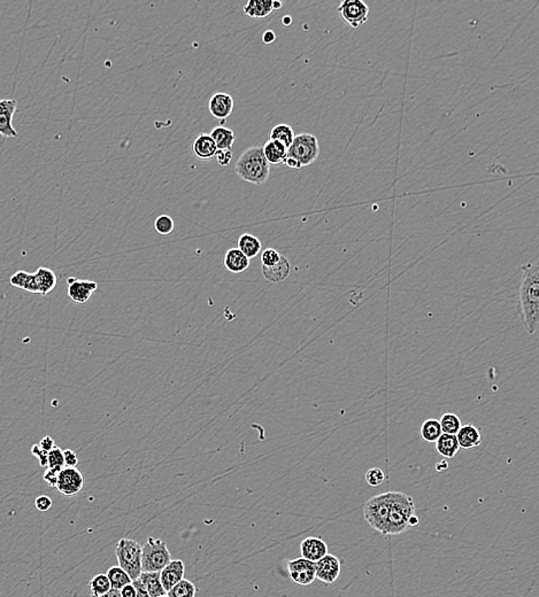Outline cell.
<instances>
[{"instance_id": "32", "label": "cell", "mask_w": 539, "mask_h": 597, "mask_svg": "<svg viewBox=\"0 0 539 597\" xmlns=\"http://www.w3.org/2000/svg\"><path fill=\"white\" fill-rule=\"evenodd\" d=\"M440 424L443 433L452 434V436H456L462 426L460 418L452 412L444 414L443 417L440 418Z\"/></svg>"}, {"instance_id": "4", "label": "cell", "mask_w": 539, "mask_h": 597, "mask_svg": "<svg viewBox=\"0 0 539 597\" xmlns=\"http://www.w3.org/2000/svg\"><path fill=\"white\" fill-rule=\"evenodd\" d=\"M319 140L310 133H301L288 149L285 166L292 169H301L313 164L319 158Z\"/></svg>"}, {"instance_id": "47", "label": "cell", "mask_w": 539, "mask_h": 597, "mask_svg": "<svg viewBox=\"0 0 539 597\" xmlns=\"http://www.w3.org/2000/svg\"><path fill=\"white\" fill-rule=\"evenodd\" d=\"M275 32L272 30L265 31L264 35H262V38H261V41H262V43L266 44V45H270V44L274 43V42H275Z\"/></svg>"}, {"instance_id": "20", "label": "cell", "mask_w": 539, "mask_h": 597, "mask_svg": "<svg viewBox=\"0 0 539 597\" xmlns=\"http://www.w3.org/2000/svg\"><path fill=\"white\" fill-rule=\"evenodd\" d=\"M34 273L35 281H36V285H37L38 294L45 297L56 288V284H58V278H56L54 271L49 269V268H45V266H40Z\"/></svg>"}, {"instance_id": "29", "label": "cell", "mask_w": 539, "mask_h": 597, "mask_svg": "<svg viewBox=\"0 0 539 597\" xmlns=\"http://www.w3.org/2000/svg\"><path fill=\"white\" fill-rule=\"evenodd\" d=\"M295 136L293 129L290 125H288V124H279V125H275L272 129V131H270V140L281 142L286 149H289L293 140H295Z\"/></svg>"}, {"instance_id": "53", "label": "cell", "mask_w": 539, "mask_h": 597, "mask_svg": "<svg viewBox=\"0 0 539 597\" xmlns=\"http://www.w3.org/2000/svg\"><path fill=\"white\" fill-rule=\"evenodd\" d=\"M91 597H95V596H92V595H91Z\"/></svg>"}, {"instance_id": "9", "label": "cell", "mask_w": 539, "mask_h": 597, "mask_svg": "<svg viewBox=\"0 0 539 597\" xmlns=\"http://www.w3.org/2000/svg\"><path fill=\"white\" fill-rule=\"evenodd\" d=\"M83 485V476L76 467H63L58 476L56 488L62 496L71 498L81 492Z\"/></svg>"}, {"instance_id": "27", "label": "cell", "mask_w": 539, "mask_h": 597, "mask_svg": "<svg viewBox=\"0 0 539 597\" xmlns=\"http://www.w3.org/2000/svg\"><path fill=\"white\" fill-rule=\"evenodd\" d=\"M138 579L149 591L150 596L159 597L167 594L162 587L160 572H142Z\"/></svg>"}, {"instance_id": "33", "label": "cell", "mask_w": 539, "mask_h": 597, "mask_svg": "<svg viewBox=\"0 0 539 597\" xmlns=\"http://www.w3.org/2000/svg\"><path fill=\"white\" fill-rule=\"evenodd\" d=\"M195 593H197V589H195V586L193 585V582L186 580V579H182L178 584L171 588V591H167V596L195 597Z\"/></svg>"}, {"instance_id": "15", "label": "cell", "mask_w": 539, "mask_h": 597, "mask_svg": "<svg viewBox=\"0 0 539 597\" xmlns=\"http://www.w3.org/2000/svg\"><path fill=\"white\" fill-rule=\"evenodd\" d=\"M184 573H186V565L183 560H171L169 563L160 571V580H162V587L167 593L171 591L174 586L184 579Z\"/></svg>"}, {"instance_id": "22", "label": "cell", "mask_w": 539, "mask_h": 597, "mask_svg": "<svg viewBox=\"0 0 539 597\" xmlns=\"http://www.w3.org/2000/svg\"><path fill=\"white\" fill-rule=\"evenodd\" d=\"M262 151L267 162L273 166L284 164L288 155V149L276 140H267L266 144L262 146Z\"/></svg>"}, {"instance_id": "6", "label": "cell", "mask_w": 539, "mask_h": 597, "mask_svg": "<svg viewBox=\"0 0 539 597\" xmlns=\"http://www.w3.org/2000/svg\"><path fill=\"white\" fill-rule=\"evenodd\" d=\"M392 496H394V492L383 493L368 500L363 507V517L367 524L377 532L382 533L383 536H384L387 516H389L391 503H392Z\"/></svg>"}, {"instance_id": "35", "label": "cell", "mask_w": 539, "mask_h": 597, "mask_svg": "<svg viewBox=\"0 0 539 597\" xmlns=\"http://www.w3.org/2000/svg\"><path fill=\"white\" fill-rule=\"evenodd\" d=\"M90 588L92 596L99 597L106 594L112 587H111L109 578L106 574H98V576L93 577L92 580H91Z\"/></svg>"}, {"instance_id": "38", "label": "cell", "mask_w": 539, "mask_h": 597, "mask_svg": "<svg viewBox=\"0 0 539 597\" xmlns=\"http://www.w3.org/2000/svg\"><path fill=\"white\" fill-rule=\"evenodd\" d=\"M281 254L279 252L274 250V248H267L262 252L261 254V264L262 266H275L277 262H279V259H281Z\"/></svg>"}, {"instance_id": "41", "label": "cell", "mask_w": 539, "mask_h": 597, "mask_svg": "<svg viewBox=\"0 0 539 597\" xmlns=\"http://www.w3.org/2000/svg\"><path fill=\"white\" fill-rule=\"evenodd\" d=\"M52 505V500L47 496H38L35 500V507L40 511H47L49 509H51Z\"/></svg>"}, {"instance_id": "45", "label": "cell", "mask_w": 539, "mask_h": 597, "mask_svg": "<svg viewBox=\"0 0 539 597\" xmlns=\"http://www.w3.org/2000/svg\"><path fill=\"white\" fill-rule=\"evenodd\" d=\"M40 447H41L43 450H45V452L49 453L50 450H52L54 447H56V445H54V440H53L51 436H44L43 439L41 440V443H40Z\"/></svg>"}, {"instance_id": "36", "label": "cell", "mask_w": 539, "mask_h": 597, "mask_svg": "<svg viewBox=\"0 0 539 597\" xmlns=\"http://www.w3.org/2000/svg\"><path fill=\"white\" fill-rule=\"evenodd\" d=\"M155 231L159 233V235H169V233H173L174 230V221L171 216H168V215H162V216L157 217V220H155Z\"/></svg>"}, {"instance_id": "40", "label": "cell", "mask_w": 539, "mask_h": 597, "mask_svg": "<svg viewBox=\"0 0 539 597\" xmlns=\"http://www.w3.org/2000/svg\"><path fill=\"white\" fill-rule=\"evenodd\" d=\"M215 158L221 167H228L233 160V151H217Z\"/></svg>"}, {"instance_id": "48", "label": "cell", "mask_w": 539, "mask_h": 597, "mask_svg": "<svg viewBox=\"0 0 539 597\" xmlns=\"http://www.w3.org/2000/svg\"><path fill=\"white\" fill-rule=\"evenodd\" d=\"M99 597H121V593L119 589H114V588H111L106 594L102 595Z\"/></svg>"}, {"instance_id": "21", "label": "cell", "mask_w": 539, "mask_h": 597, "mask_svg": "<svg viewBox=\"0 0 539 597\" xmlns=\"http://www.w3.org/2000/svg\"><path fill=\"white\" fill-rule=\"evenodd\" d=\"M224 266L228 271L233 273H244L250 266V260L245 257L238 248H230L224 257Z\"/></svg>"}, {"instance_id": "50", "label": "cell", "mask_w": 539, "mask_h": 597, "mask_svg": "<svg viewBox=\"0 0 539 597\" xmlns=\"http://www.w3.org/2000/svg\"><path fill=\"white\" fill-rule=\"evenodd\" d=\"M291 23H292L291 16H284V18H283V19H282V25H285V27H288V25H291Z\"/></svg>"}, {"instance_id": "19", "label": "cell", "mask_w": 539, "mask_h": 597, "mask_svg": "<svg viewBox=\"0 0 539 597\" xmlns=\"http://www.w3.org/2000/svg\"><path fill=\"white\" fill-rule=\"evenodd\" d=\"M456 436L460 448L466 449V450L478 448L482 443L480 430L474 425L468 424L461 426Z\"/></svg>"}, {"instance_id": "25", "label": "cell", "mask_w": 539, "mask_h": 597, "mask_svg": "<svg viewBox=\"0 0 539 597\" xmlns=\"http://www.w3.org/2000/svg\"><path fill=\"white\" fill-rule=\"evenodd\" d=\"M238 250L248 257V260L255 259L262 250L260 239L250 233H244L238 239Z\"/></svg>"}, {"instance_id": "1", "label": "cell", "mask_w": 539, "mask_h": 597, "mask_svg": "<svg viewBox=\"0 0 539 597\" xmlns=\"http://www.w3.org/2000/svg\"><path fill=\"white\" fill-rule=\"evenodd\" d=\"M523 278L519 288L521 322L527 333L535 334L538 328L539 264L537 261L522 266Z\"/></svg>"}, {"instance_id": "2", "label": "cell", "mask_w": 539, "mask_h": 597, "mask_svg": "<svg viewBox=\"0 0 539 597\" xmlns=\"http://www.w3.org/2000/svg\"><path fill=\"white\" fill-rule=\"evenodd\" d=\"M235 171L241 180L253 185H262L270 178V164L260 146L245 149L236 162Z\"/></svg>"}, {"instance_id": "18", "label": "cell", "mask_w": 539, "mask_h": 597, "mask_svg": "<svg viewBox=\"0 0 539 597\" xmlns=\"http://www.w3.org/2000/svg\"><path fill=\"white\" fill-rule=\"evenodd\" d=\"M262 275L270 283H282L291 273V266L288 259L281 257L279 262L273 266H262Z\"/></svg>"}, {"instance_id": "8", "label": "cell", "mask_w": 539, "mask_h": 597, "mask_svg": "<svg viewBox=\"0 0 539 597\" xmlns=\"http://www.w3.org/2000/svg\"><path fill=\"white\" fill-rule=\"evenodd\" d=\"M337 11L343 22L352 29H358L368 21L369 7L361 0H344Z\"/></svg>"}, {"instance_id": "52", "label": "cell", "mask_w": 539, "mask_h": 597, "mask_svg": "<svg viewBox=\"0 0 539 597\" xmlns=\"http://www.w3.org/2000/svg\"><path fill=\"white\" fill-rule=\"evenodd\" d=\"M159 597H168V596H167V594H166V595H164V596H159Z\"/></svg>"}, {"instance_id": "34", "label": "cell", "mask_w": 539, "mask_h": 597, "mask_svg": "<svg viewBox=\"0 0 539 597\" xmlns=\"http://www.w3.org/2000/svg\"><path fill=\"white\" fill-rule=\"evenodd\" d=\"M63 467H65L63 450L56 445L52 450L49 452V455H47V470L54 471L56 474H59Z\"/></svg>"}, {"instance_id": "10", "label": "cell", "mask_w": 539, "mask_h": 597, "mask_svg": "<svg viewBox=\"0 0 539 597\" xmlns=\"http://www.w3.org/2000/svg\"><path fill=\"white\" fill-rule=\"evenodd\" d=\"M288 570L292 581L299 586H310L315 581V563L303 557L289 560Z\"/></svg>"}, {"instance_id": "28", "label": "cell", "mask_w": 539, "mask_h": 597, "mask_svg": "<svg viewBox=\"0 0 539 597\" xmlns=\"http://www.w3.org/2000/svg\"><path fill=\"white\" fill-rule=\"evenodd\" d=\"M11 285L14 288H22L29 293L38 294L37 285L35 281V273L27 271H18L11 277Z\"/></svg>"}, {"instance_id": "12", "label": "cell", "mask_w": 539, "mask_h": 597, "mask_svg": "<svg viewBox=\"0 0 539 597\" xmlns=\"http://www.w3.org/2000/svg\"><path fill=\"white\" fill-rule=\"evenodd\" d=\"M67 293L71 300L74 301L75 304H87L91 295L95 293L98 284L96 282L91 281H83V279L75 278V277H69L67 279Z\"/></svg>"}, {"instance_id": "26", "label": "cell", "mask_w": 539, "mask_h": 597, "mask_svg": "<svg viewBox=\"0 0 539 597\" xmlns=\"http://www.w3.org/2000/svg\"><path fill=\"white\" fill-rule=\"evenodd\" d=\"M436 450L445 458H453L460 450L458 440L452 434L442 433L436 441Z\"/></svg>"}, {"instance_id": "5", "label": "cell", "mask_w": 539, "mask_h": 597, "mask_svg": "<svg viewBox=\"0 0 539 597\" xmlns=\"http://www.w3.org/2000/svg\"><path fill=\"white\" fill-rule=\"evenodd\" d=\"M115 556L118 558L119 567L136 580L142 573V546L135 540L121 538L115 548Z\"/></svg>"}, {"instance_id": "37", "label": "cell", "mask_w": 539, "mask_h": 597, "mask_svg": "<svg viewBox=\"0 0 539 597\" xmlns=\"http://www.w3.org/2000/svg\"><path fill=\"white\" fill-rule=\"evenodd\" d=\"M365 479L370 487L381 486L385 479L384 472L380 467H372L367 471Z\"/></svg>"}, {"instance_id": "13", "label": "cell", "mask_w": 539, "mask_h": 597, "mask_svg": "<svg viewBox=\"0 0 539 597\" xmlns=\"http://www.w3.org/2000/svg\"><path fill=\"white\" fill-rule=\"evenodd\" d=\"M234 106L233 97L228 93L217 92L214 93L208 101V111L214 118L224 121L233 114Z\"/></svg>"}, {"instance_id": "23", "label": "cell", "mask_w": 539, "mask_h": 597, "mask_svg": "<svg viewBox=\"0 0 539 597\" xmlns=\"http://www.w3.org/2000/svg\"><path fill=\"white\" fill-rule=\"evenodd\" d=\"M244 14L251 19H264L272 14L273 1L272 0H250L244 6Z\"/></svg>"}, {"instance_id": "51", "label": "cell", "mask_w": 539, "mask_h": 597, "mask_svg": "<svg viewBox=\"0 0 539 597\" xmlns=\"http://www.w3.org/2000/svg\"><path fill=\"white\" fill-rule=\"evenodd\" d=\"M282 8V3L279 1H273V11H279Z\"/></svg>"}, {"instance_id": "44", "label": "cell", "mask_w": 539, "mask_h": 597, "mask_svg": "<svg viewBox=\"0 0 539 597\" xmlns=\"http://www.w3.org/2000/svg\"><path fill=\"white\" fill-rule=\"evenodd\" d=\"M131 584H133V587H135V591H136V597H151L150 596L149 591H146V588L144 587L142 582L140 581V579L133 580Z\"/></svg>"}, {"instance_id": "43", "label": "cell", "mask_w": 539, "mask_h": 597, "mask_svg": "<svg viewBox=\"0 0 539 597\" xmlns=\"http://www.w3.org/2000/svg\"><path fill=\"white\" fill-rule=\"evenodd\" d=\"M58 476L59 474H56L54 471L47 470L45 471V474H44V480H45V483L49 485V486L52 487V488H56V481H58Z\"/></svg>"}, {"instance_id": "39", "label": "cell", "mask_w": 539, "mask_h": 597, "mask_svg": "<svg viewBox=\"0 0 539 597\" xmlns=\"http://www.w3.org/2000/svg\"><path fill=\"white\" fill-rule=\"evenodd\" d=\"M31 454H32L35 457H37L38 462H40V465H41L42 467H45V469H47V455H49V453L43 450V449L40 447V445H34L31 447Z\"/></svg>"}, {"instance_id": "17", "label": "cell", "mask_w": 539, "mask_h": 597, "mask_svg": "<svg viewBox=\"0 0 539 597\" xmlns=\"http://www.w3.org/2000/svg\"><path fill=\"white\" fill-rule=\"evenodd\" d=\"M191 149H193L195 158L202 160V161H210L212 159L215 158V154L217 152L215 142L207 133H200L199 136L195 137Z\"/></svg>"}, {"instance_id": "42", "label": "cell", "mask_w": 539, "mask_h": 597, "mask_svg": "<svg viewBox=\"0 0 539 597\" xmlns=\"http://www.w3.org/2000/svg\"><path fill=\"white\" fill-rule=\"evenodd\" d=\"M63 461L65 467H76L78 464V458L71 449L63 450Z\"/></svg>"}, {"instance_id": "16", "label": "cell", "mask_w": 539, "mask_h": 597, "mask_svg": "<svg viewBox=\"0 0 539 597\" xmlns=\"http://www.w3.org/2000/svg\"><path fill=\"white\" fill-rule=\"evenodd\" d=\"M327 554H328V546L322 538L310 536L301 541V555L305 560L316 563Z\"/></svg>"}, {"instance_id": "46", "label": "cell", "mask_w": 539, "mask_h": 597, "mask_svg": "<svg viewBox=\"0 0 539 597\" xmlns=\"http://www.w3.org/2000/svg\"><path fill=\"white\" fill-rule=\"evenodd\" d=\"M120 593H121V597H136V591L133 584L124 586L122 589H120Z\"/></svg>"}, {"instance_id": "24", "label": "cell", "mask_w": 539, "mask_h": 597, "mask_svg": "<svg viewBox=\"0 0 539 597\" xmlns=\"http://www.w3.org/2000/svg\"><path fill=\"white\" fill-rule=\"evenodd\" d=\"M217 145V151H231L235 144L236 135L231 129L226 127L214 128L210 133Z\"/></svg>"}, {"instance_id": "30", "label": "cell", "mask_w": 539, "mask_h": 597, "mask_svg": "<svg viewBox=\"0 0 539 597\" xmlns=\"http://www.w3.org/2000/svg\"><path fill=\"white\" fill-rule=\"evenodd\" d=\"M442 429H440V421L430 418L427 421H423L420 429V434L427 443H436L438 438L442 436Z\"/></svg>"}, {"instance_id": "7", "label": "cell", "mask_w": 539, "mask_h": 597, "mask_svg": "<svg viewBox=\"0 0 539 597\" xmlns=\"http://www.w3.org/2000/svg\"><path fill=\"white\" fill-rule=\"evenodd\" d=\"M171 560L166 542L162 538H147L142 547V572H160Z\"/></svg>"}, {"instance_id": "49", "label": "cell", "mask_w": 539, "mask_h": 597, "mask_svg": "<svg viewBox=\"0 0 539 597\" xmlns=\"http://www.w3.org/2000/svg\"><path fill=\"white\" fill-rule=\"evenodd\" d=\"M418 516H416V515H414V516H413L412 518H411V519H409V527H416V525H418Z\"/></svg>"}, {"instance_id": "11", "label": "cell", "mask_w": 539, "mask_h": 597, "mask_svg": "<svg viewBox=\"0 0 539 597\" xmlns=\"http://www.w3.org/2000/svg\"><path fill=\"white\" fill-rule=\"evenodd\" d=\"M341 564L338 557L327 554L315 563V576L320 581L332 585L341 576Z\"/></svg>"}, {"instance_id": "3", "label": "cell", "mask_w": 539, "mask_h": 597, "mask_svg": "<svg viewBox=\"0 0 539 597\" xmlns=\"http://www.w3.org/2000/svg\"><path fill=\"white\" fill-rule=\"evenodd\" d=\"M416 515V503L405 493L394 492L387 516L384 536H398L409 527V519Z\"/></svg>"}, {"instance_id": "14", "label": "cell", "mask_w": 539, "mask_h": 597, "mask_svg": "<svg viewBox=\"0 0 539 597\" xmlns=\"http://www.w3.org/2000/svg\"><path fill=\"white\" fill-rule=\"evenodd\" d=\"M16 111V100H0V135L5 138H16L18 131L13 127V116Z\"/></svg>"}, {"instance_id": "31", "label": "cell", "mask_w": 539, "mask_h": 597, "mask_svg": "<svg viewBox=\"0 0 539 597\" xmlns=\"http://www.w3.org/2000/svg\"><path fill=\"white\" fill-rule=\"evenodd\" d=\"M106 576L109 578L111 587L119 589V591L122 589L124 586L129 585L133 582L131 577L128 576L127 572L120 567H111L106 573Z\"/></svg>"}]
</instances>
